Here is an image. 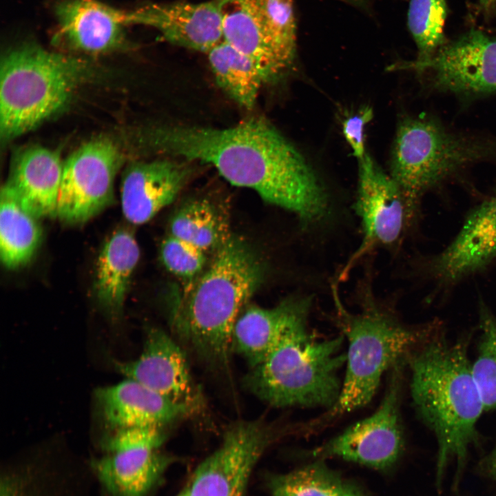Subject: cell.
<instances>
[{
	"label": "cell",
	"instance_id": "7a4b0ae2",
	"mask_svg": "<svg viewBox=\"0 0 496 496\" xmlns=\"http://www.w3.org/2000/svg\"><path fill=\"white\" fill-rule=\"evenodd\" d=\"M406 363L410 371L413 407L435 434L437 475L440 482L451 459L463 466L477 437V424L485 411L464 342H450L437 330L417 347Z\"/></svg>",
	"mask_w": 496,
	"mask_h": 496
},
{
	"label": "cell",
	"instance_id": "44dd1931",
	"mask_svg": "<svg viewBox=\"0 0 496 496\" xmlns=\"http://www.w3.org/2000/svg\"><path fill=\"white\" fill-rule=\"evenodd\" d=\"M63 167L56 151L30 147L14 160L5 184L23 208L37 219L56 217Z\"/></svg>",
	"mask_w": 496,
	"mask_h": 496
},
{
	"label": "cell",
	"instance_id": "7c38bea8",
	"mask_svg": "<svg viewBox=\"0 0 496 496\" xmlns=\"http://www.w3.org/2000/svg\"><path fill=\"white\" fill-rule=\"evenodd\" d=\"M398 68L426 71L440 91L466 97L496 94V39L473 29L445 43L430 59Z\"/></svg>",
	"mask_w": 496,
	"mask_h": 496
},
{
	"label": "cell",
	"instance_id": "30bf717a",
	"mask_svg": "<svg viewBox=\"0 0 496 496\" xmlns=\"http://www.w3.org/2000/svg\"><path fill=\"white\" fill-rule=\"evenodd\" d=\"M166 427L113 430L106 454L92 463L101 482L114 496H145L163 473L169 458L161 453Z\"/></svg>",
	"mask_w": 496,
	"mask_h": 496
},
{
	"label": "cell",
	"instance_id": "2e32d148",
	"mask_svg": "<svg viewBox=\"0 0 496 496\" xmlns=\"http://www.w3.org/2000/svg\"><path fill=\"white\" fill-rule=\"evenodd\" d=\"M311 304L310 298L298 296L271 308H245L234 328L232 353L242 356L251 368L256 366L287 338L309 329Z\"/></svg>",
	"mask_w": 496,
	"mask_h": 496
},
{
	"label": "cell",
	"instance_id": "d6986e66",
	"mask_svg": "<svg viewBox=\"0 0 496 496\" xmlns=\"http://www.w3.org/2000/svg\"><path fill=\"white\" fill-rule=\"evenodd\" d=\"M189 161L136 162L125 170L121 189L123 213L136 225L150 220L171 204L190 178Z\"/></svg>",
	"mask_w": 496,
	"mask_h": 496
},
{
	"label": "cell",
	"instance_id": "d6a6232c",
	"mask_svg": "<svg viewBox=\"0 0 496 496\" xmlns=\"http://www.w3.org/2000/svg\"><path fill=\"white\" fill-rule=\"evenodd\" d=\"M483 468L486 474L496 480V445L483 462Z\"/></svg>",
	"mask_w": 496,
	"mask_h": 496
},
{
	"label": "cell",
	"instance_id": "484cf974",
	"mask_svg": "<svg viewBox=\"0 0 496 496\" xmlns=\"http://www.w3.org/2000/svg\"><path fill=\"white\" fill-rule=\"evenodd\" d=\"M270 488L272 496H364L322 459L275 477Z\"/></svg>",
	"mask_w": 496,
	"mask_h": 496
},
{
	"label": "cell",
	"instance_id": "e0dca14e",
	"mask_svg": "<svg viewBox=\"0 0 496 496\" xmlns=\"http://www.w3.org/2000/svg\"><path fill=\"white\" fill-rule=\"evenodd\" d=\"M127 19L130 25L154 28L168 42L192 50L207 53L223 41L216 0L148 3L127 11Z\"/></svg>",
	"mask_w": 496,
	"mask_h": 496
},
{
	"label": "cell",
	"instance_id": "ffe728a7",
	"mask_svg": "<svg viewBox=\"0 0 496 496\" xmlns=\"http://www.w3.org/2000/svg\"><path fill=\"white\" fill-rule=\"evenodd\" d=\"M95 398L102 419L112 431L143 426L166 427L192 415L185 407L132 379L99 388Z\"/></svg>",
	"mask_w": 496,
	"mask_h": 496
},
{
	"label": "cell",
	"instance_id": "7402d4cb",
	"mask_svg": "<svg viewBox=\"0 0 496 496\" xmlns=\"http://www.w3.org/2000/svg\"><path fill=\"white\" fill-rule=\"evenodd\" d=\"M223 41L249 56L260 70L265 83L284 73L269 47L261 0H216Z\"/></svg>",
	"mask_w": 496,
	"mask_h": 496
},
{
	"label": "cell",
	"instance_id": "f546056e",
	"mask_svg": "<svg viewBox=\"0 0 496 496\" xmlns=\"http://www.w3.org/2000/svg\"><path fill=\"white\" fill-rule=\"evenodd\" d=\"M480 338L472 370L485 411L496 409V316L481 302Z\"/></svg>",
	"mask_w": 496,
	"mask_h": 496
},
{
	"label": "cell",
	"instance_id": "cb8c5ba5",
	"mask_svg": "<svg viewBox=\"0 0 496 496\" xmlns=\"http://www.w3.org/2000/svg\"><path fill=\"white\" fill-rule=\"evenodd\" d=\"M0 255L3 265L16 269L29 262L42 239L37 218L25 210L5 184L1 190Z\"/></svg>",
	"mask_w": 496,
	"mask_h": 496
},
{
	"label": "cell",
	"instance_id": "836d02e7",
	"mask_svg": "<svg viewBox=\"0 0 496 496\" xmlns=\"http://www.w3.org/2000/svg\"><path fill=\"white\" fill-rule=\"evenodd\" d=\"M480 2L486 8L490 7L496 4V0H480Z\"/></svg>",
	"mask_w": 496,
	"mask_h": 496
},
{
	"label": "cell",
	"instance_id": "9c48e42d",
	"mask_svg": "<svg viewBox=\"0 0 496 496\" xmlns=\"http://www.w3.org/2000/svg\"><path fill=\"white\" fill-rule=\"evenodd\" d=\"M121 163V153L110 139H94L74 151L63 162L56 216L80 224L109 207Z\"/></svg>",
	"mask_w": 496,
	"mask_h": 496
},
{
	"label": "cell",
	"instance_id": "277c9868",
	"mask_svg": "<svg viewBox=\"0 0 496 496\" xmlns=\"http://www.w3.org/2000/svg\"><path fill=\"white\" fill-rule=\"evenodd\" d=\"M340 325L347 338L345 372L335 404L310 427L360 409L375 395L384 374L406 362L409 355L440 329L438 324L410 327L374 306L351 313L339 307Z\"/></svg>",
	"mask_w": 496,
	"mask_h": 496
},
{
	"label": "cell",
	"instance_id": "4fadbf2b",
	"mask_svg": "<svg viewBox=\"0 0 496 496\" xmlns=\"http://www.w3.org/2000/svg\"><path fill=\"white\" fill-rule=\"evenodd\" d=\"M115 370L187 408L192 415L204 406L186 355L176 340L157 327L146 330L143 351L132 361L112 359Z\"/></svg>",
	"mask_w": 496,
	"mask_h": 496
},
{
	"label": "cell",
	"instance_id": "ba28073f",
	"mask_svg": "<svg viewBox=\"0 0 496 496\" xmlns=\"http://www.w3.org/2000/svg\"><path fill=\"white\" fill-rule=\"evenodd\" d=\"M395 365L377 409L311 452L317 459L337 457L378 470L392 467L402 455L404 431L400 414L402 369Z\"/></svg>",
	"mask_w": 496,
	"mask_h": 496
},
{
	"label": "cell",
	"instance_id": "1f68e13d",
	"mask_svg": "<svg viewBox=\"0 0 496 496\" xmlns=\"http://www.w3.org/2000/svg\"><path fill=\"white\" fill-rule=\"evenodd\" d=\"M373 117L372 108L365 106L356 113L347 116L342 122L343 135L358 161L362 160L366 154L364 128Z\"/></svg>",
	"mask_w": 496,
	"mask_h": 496
},
{
	"label": "cell",
	"instance_id": "d4e9b609",
	"mask_svg": "<svg viewBox=\"0 0 496 496\" xmlns=\"http://www.w3.org/2000/svg\"><path fill=\"white\" fill-rule=\"evenodd\" d=\"M218 86L236 103L251 109L265 83L257 65L247 55L223 41L207 53Z\"/></svg>",
	"mask_w": 496,
	"mask_h": 496
},
{
	"label": "cell",
	"instance_id": "ac0fdd59",
	"mask_svg": "<svg viewBox=\"0 0 496 496\" xmlns=\"http://www.w3.org/2000/svg\"><path fill=\"white\" fill-rule=\"evenodd\" d=\"M496 258V195L477 205L453 241L429 263L431 276L451 285L485 269Z\"/></svg>",
	"mask_w": 496,
	"mask_h": 496
},
{
	"label": "cell",
	"instance_id": "8992f818",
	"mask_svg": "<svg viewBox=\"0 0 496 496\" xmlns=\"http://www.w3.org/2000/svg\"><path fill=\"white\" fill-rule=\"evenodd\" d=\"M0 72V132L6 142L61 110L88 65L79 59L25 43L6 52Z\"/></svg>",
	"mask_w": 496,
	"mask_h": 496
},
{
	"label": "cell",
	"instance_id": "4dcf8cb0",
	"mask_svg": "<svg viewBox=\"0 0 496 496\" xmlns=\"http://www.w3.org/2000/svg\"><path fill=\"white\" fill-rule=\"evenodd\" d=\"M161 258L176 276L190 281L202 271L207 254L194 245L169 235L162 242Z\"/></svg>",
	"mask_w": 496,
	"mask_h": 496
},
{
	"label": "cell",
	"instance_id": "52a82bcc",
	"mask_svg": "<svg viewBox=\"0 0 496 496\" xmlns=\"http://www.w3.org/2000/svg\"><path fill=\"white\" fill-rule=\"evenodd\" d=\"M495 157L496 138L458 134L433 119L406 117L397 129L390 175L412 216L427 190L471 163Z\"/></svg>",
	"mask_w": 496,
	"mask_h": 496
},
{
	"label": "cell",
	"instance_id": "4316f807",
	"mask_svg": "<svg viewBox=\"0 0 496 496\" xmlns=\"http://www.w3.org/2000/svg\"><path fill=\"white\" fill-rule=\"evenodd\" d=\"M169 235L207 254L216 250L228 236L215 207L207 200L194 199L184 204L172 216Z\"/></svg>",
	"mask_w": 496,
	"mask_h": 496
},
{
	"label": "cell",
	"instance_id": "603a6c76",
	"mask_svg": "<svg viewBox=\"0 0 496 496\" xmlns=\"http://www.w3.org/2000/svg\"><path fill=\"white\" fill-rule=\"evenodd\" d=\"M139 256L137 242L126 229L115 231L101 250L96 267L95 291L100 305L112 316L121 313Z\"/></svg>",
	"mask_w": 496,
	"mask_h": 496
},
{
	"label": "cell",
	"instance_id": "f1b7e54d",
	"mask_svg": "<svg viewBox=\"0 0 496 496\" xmlns=\"http://www.w3.org/2000/svg\"><path fill=\"white\" fill-rule=\"evenodd\" d=\"M446 0H410L408 26L418 50L415 61L430 59L446 43L444 25Z\"/></svg>",
	"mask_w": 496,
	"mask_h": 496
},
{
	"label": "cell",
	"instance_id": "5b68a950",
	"mask_svg": "<svg viewBox=\"0 0 496 496\" xmlns=\"http://www.w3.org/2000/svg\"><path fill=\"white\" fill-rule=\"evenodd\" d=\"M344 337L320 339L309 329L287 338L262 362L251 368L244 383L249 391L276 408L322 407L338 400L345 366Z\"/></svg>",
	"mask_w": 496,
	"mask_h": 496
},
{
	"label": "cell",
	"instance_id": "9a60e30c",
	"mask_svg": "<svg viewBox=\"0 0 496 496\" xmlns=\"http://www.w3.org/2000/svg\"><path fill=\"white\" fill-rule=\"evenodd\" d=\"M54 40L75 51L100 54L127 44V11L97 0H61L54 7Z\"/></svg>",
	"mask_w": 496,
	"mask_h": 496
},
{
	"label": "cell",
	"instance_id": "5bb4252c",
	"mask_svg": "<svg viewBox=\"0 0 496 496\" xmlns=\"http://www.w3.org/2000/svg\"><path fill=\"white\" fill-rule=\"evenodd\" d=\"M358 161L355 208L361 221L363 238L342 276L374 247L395 242L411 216L403 194L391 176L382 171L367 153Z\"/></svg>",
	"mask_w": 496,
	"mask_h": 496
},
{
	"label": "cell",
	"instance_id": "e575fe53",
	"mask_svg": "<svg viewBox=\"0 0 496 496\" xmlns=\"http://www.w3.org/2000/svg\"><path fill=\"white\" fill-rule=\"evenodd\" d=\"M177 496H189L188 487L181 491Z\"/></svg>",
	"mask_w": 496,
	"mask_h": 496
},
{
	"label": "cell",
	"instance_id": "6da1fadb",
	"mask_svg": "<svg viewBox=\"0 0 496 496\" xmlns=\"http://www.w3.org/2000/svg\"><path fill=\"white\" fill-rule=\"evenodd\" d=\"M145 149L212 165L230 184L251 189L303 223L322 219L326 193L302 154L266 120L253 117L226 128L182 125L143 132Z\"/></svg>",
	"mask_w": 496,
	"mask_h": 496
},
{
	"label": "cell",
	"instance_id": "3957f363",
	"mask_svg": "<svg viewBox=\"0 0 496 496\" xmlns=\"http://www.w3.org/2000/svg\"><path fill=\"white\" fill-rule=\"evenodd\" d=\"M263 276L254 249L242 239L228 236L173 309L172 324L178 338L205 364L227 369L235 324Z\"/></svg>",
	"mask_w": 496,
	"mask_h": 496
},
{
	"label": "cell",
	"instance_id": "83f0119b",
	"mask_svg": "<svg viewBox=\"0 0 496 496\" xmlns=\"http://www.w3.org/2000/svg\"><path fill=\"white\" fill-rule=\"evenodd\" d=\"M266 39L273 56L285 74L296 54L293 0H261Z\"/></svg>",
	"mask_w": 496,
	"mask_h": 496
},
{
	"label": "cell",
	"instance_id": "8fae6325",
	"mask_svg": "<svg viewBox=\"0 0 496 496\" xmlns=\"http://www.w3.org/2000/svg\"><path fill=\"white\" fill-rule=\"evenodd\" d=\"M274 437L263 420L231 424L220 445L198 466L189 496H245L251 473Z\"/></svg>",
	"mask_w": 496,
	"mask_h": 496
}]
</instances>
